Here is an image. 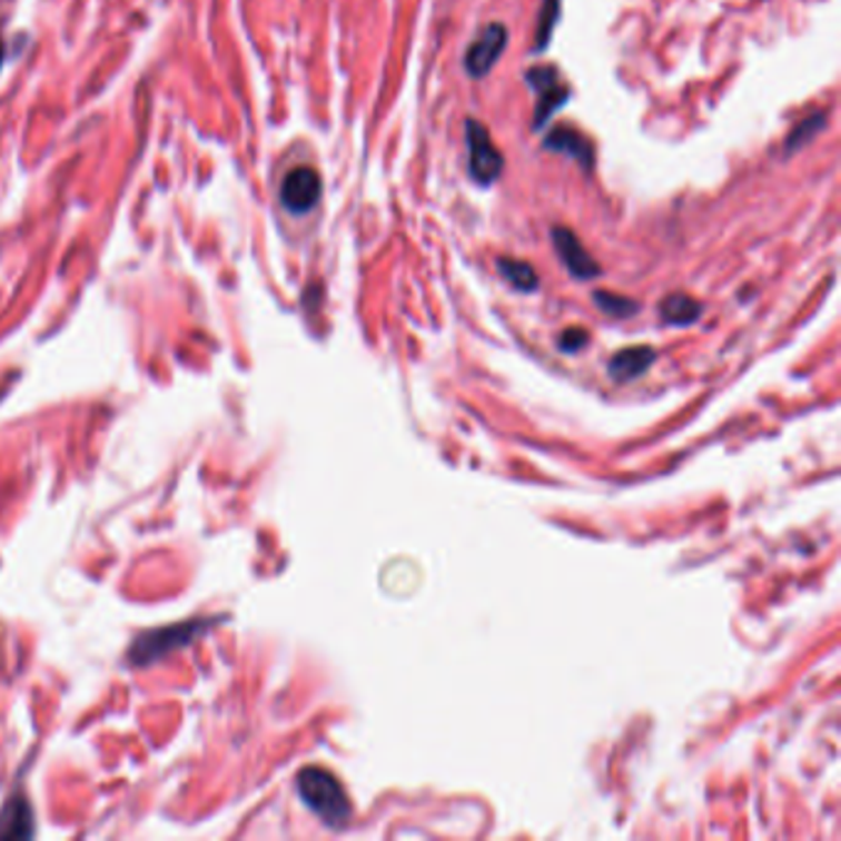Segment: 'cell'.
<instances>
[{"label":"cell","mask_w":841,"mask_h":841,"mask_svg":"<svg viewBox=\"0 0 841 841\" xmlns=\"http://www.w3.org/2000/svg\"><path fill=\"white\" fill-rule=\"evenodd\" d=\"M558 20H561V0H543L541 13H538V26H536V44H533V50L543 52L545 48H548Z\"/></svg>","instance_id":"obj_13"},{"label":"cell","mask_w":841,"mask_h":841,"mask_svg":"<svg viewBox=\"0 0 841 841\" xmlns=\"http://www.w3.org/2000/svg\"><path fill=\"white\" fill-rule=\"evenodd\" d=\"M587 340H590V336H587L585 328L573 326V328H565V332L561 334L558 348L565 350V354H577V350L583 348L587 344Z\"/></svg>","instance_id":"obj_16"},{"label":"cell","mask_w":841,"mask_h":841,"mask_svg":"<svg viewBox=\"0 0 841 841\" xmlns=\"http://www.w3.org/2000/svg\"><path fill=\"white\" fill-rule=\"evenodd\" d=\"M0 65H3V42H0Z\"/></svg>","instance_id":"obj_17"},{"label":"cell","mask_w":841,"mask_h":841,"mask_svg":"<svg viewBox=\"0 0 841 841\" xmlns=\"http://www.w3.org/2000/svg\"><path fill=\"white\" fill-rule=\"evenodd\" d=\"M656 360V350L652 346H630L612 356L610 360V375L615 380H634L650 370L652 363Z\"/></svg>","instance_id":"obj_9"},{"label":"cell","mask_w":841,"mask_h":841,"mask_svg":"<svg viewBox=\"0 0 841 841\" xmlns=\"http://www.w3.org/2000/svg\"><path fill=\"white\" fill-rule=\"evenodd\" d=\"M30 812H28V804L20 802V800H13V804L8 807V810L0 814V834L8 832L10 824L13 827V832H10V837H30L32 834V824H30Z\"/></svg>","instance_id":"obj_14"},{"label":"cell","mask_w":841,"mask_h":841,"mask_svg":"<svg viewBox=\"0 0 841 841\" xmlns=\"http://www.w3.org/2000/svg\"><path fill=\"white\" fill-rule=\"evenodd\" d=\"M469 146V174L482 186H492L504 174V156L492 141V133L476 119L464 121Z\"/></svg>","instance_id":"obj_3"},{"label":"cell","mask_w":841,"mask_h":841,"mask_svg":"<svg viewBox=\"0 0 841 841\" xmlns=\"http://www.w3.org/2000/svg\"><path fill=\"white\" fill-rule=\"evenodd\" d=\"M593 299H595L600 311H605L607 316H615V318H630V316L640 311V304L627 299V297H620V294H612V291H595Z\"/></svg>","instance_id":"obj_15"},{"label":"cell","mask_w":841,"mask_h":841,"mask_svg":"<svg viewBox=\"0 0 841 841\" xmlns=\"http://www.w3.org/2000/svg\"><path fill=\"white\" fill-rule=\"evenodd\" d=\"M526 82L536 92V117H533V129H543L555 111L563 109L571 99V87L561 77L558 67L553 65H536L526 70Z\"/></svg>","instance_id":"obj_2"},{"label":"cell","mask_w":841,"mask_h":841,"mask_svg":"<svg viewBox=\"0 0 841 841\" xmlns=\"http://www.w3.org/2000/svg\"><path fill=\"white\" fill-rule=\"evenodd\" d=\"M321 176L316 174L309 166H299L287 174V178L281 180V206L287 208L294 215H306L309 210L316 208V202L321 200Z\"/></svg>","instance_id":"obj_5"},{"label":"cell","mask_w":841,"mask_h":841,"mask_svg":"<svg viewBox=\"0 0 841 841\" xmlns=\"http://www.w3.org/2000/svg\"><path fill=\"white\" fill-rule=\"evenodd\" d=\"M543 149L573 158V161L580 168H583L585 174H593V168H595V146H593V141L587 139L585 133H580L573 127H565V123H561V127H555L553 131L545 133Z\"/></svg>","instance_id":"obj_8"},{"label":"cell","mask_w":841,"mask_h":841,"mask_svg":"<svg viewBox=\"0 0 841 841\" xmlns=\"http://www.w3.org/2000/svg\"><path fill=\"white\" fill-rule=\"evenodd\" d=\"M496 269L511 287L518 291H536L538 289V275L524 259H514V257H498L496 259Z\"/></svg>","instance_id":"obj_11"},{"label":"cell","mask_w":841,"mask_h":841,"mask_svg":"<svg viewBox=\"0 0 841 841\" xmlns=\"http://www.w3.org/2000/svg\"><path fill=\"white\" fill-rule=\"evenodd\" d=\"M506 44H508V30L504 22H492V26H486L479 32V38L469 44L467 55H464V70H467L469 77L474 79L486 77L494 70L498 57L504 55Z\"/></svg>","instance_id":"obj_4"},{"label":"cell","mask_w":841,"mask_h":841,"mask_svg":"<svg viewBox=\"0 0 841 841\" xmlns=\"http://www.w3.org/2000/svg\"><path fill=\"white\" fill-rule=\"evenodd\" d=\"M297 785L306 807H309L314 814L321 817L326 824L338 827L348 820V798L332 772H326L321 768H306L299 772Z\"/></svg>","instance_id":"obj_1"},{"label":"cell","mask_w":841,"mask_h":841,"mask_svg":"<svg viewBox=\"0 0 841 841\" xmlns=\"http://www.w3.org/2000/svg\"><path fill=\"white\" fill-rule=\"evenodd\" d=\"M202 622H188V624H180V627H168V630H158V632H149L136 640L133 650H131V659L136 664H151L154 659L168 654L170 650H176V646H184L186 642H190L192 636H196L202 627Z\"/></svg>","instance_id":"obj_6"},{"label":"cell","mask_w":841,"mask_h":841,"mask_svg":"<svg viewBox=\"0 0 841 841\" xmlns=\"http://www.w3.org/2000/svg\"><path fill=\"white\" fill-rule=\"evenodd\" d=\"M701 311L703 306L696 299H691L689 294H669V297L659 304V314L672 326H689L696 321Z\"/></svg>","instance_id":"obj_10"},{"label":"cell","mask_w":841,"mask_h":841,"mask_svg":"<svg viewBox=\"0 0 841 841\" xmlns=\"http://www.w3.org/2000/svg\"><path fill=\"white\" fill-rule=\"evenodd\" d=\"M824 127H827V113H824V111H817V113H812V117L802 119V121L798 123V127H794V129L790 131V136H788V141H785V154L792 156L794 151H800L802 146L810 144V141L814 139V136L820 133Z\"/></svg>","instance_id":"obj_12"},{"label":"cell","mask_w":841,"mask_h":841,"mask_svg":"<svg viewBox=\"0 0 841 841\" xmlns=\"http://www.w3.org/2000/svg\"><path fill=\"white\" fill-rule=\"evenodd\" d=\"M551 237H553L555 253H558L565 269L571 271L575 279H595L602 275V267L583 247V243L577 240V235L571 230V227H563V225L553 227Z\"/></svg>","instance_id":"obj_7"}]
</instances>
